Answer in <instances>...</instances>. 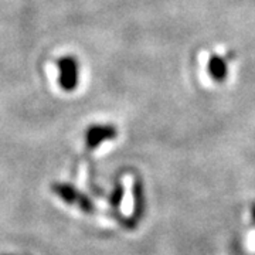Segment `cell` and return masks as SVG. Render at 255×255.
Segmentation results:
<instances>
[{
  "label": "cell",
  "instance_id": "cell-1",
  "mask_svg": "<svg viewBox=\"0 0 255 255\" xmlns=\"http://www.w3.org/2000/svg\"><path fill=\"white\" fill-rule=\"evenodd\" d=\"M207 71L210 77L217 82H223L227 78L228 67L226 60L220 55H211L207 63Z\"/></svg>",
  "mask_w": 255,
  "mask_h": 255
},
{
  "label": "cell",
  "instance_id": "cell-2",
  "mask_svg": "<svg viewBox=\"0 0 255 255\" xmlns=\"http://www.w3.org/2000/svg\"><path fill=\"white\" fill-rule=\"evenodd\" d=\"M254 220H255V207H254Z\"/></svg>",
  "mask_w": 255,
  "mask_h": 255
}]
</instances>
